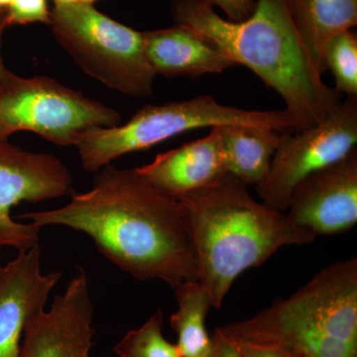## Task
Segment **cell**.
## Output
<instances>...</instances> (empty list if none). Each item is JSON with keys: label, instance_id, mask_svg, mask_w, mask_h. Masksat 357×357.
Returning a JSON list of instances; mask_svg holds the SVG:
<instances>
[{"label": "cell", "instance_id": "cb8c5ba5", "mask_svg": "<svg viewBox=\"0 0 357 357\" xmlns=\"http://www.w3.org/2000/svg\"><path fill=\"white\" fill-rule=\"evenodd\" d=\"M211 337L213 342L211 357H243L236 342L223 335L220 328H215Z\"/></svg>", "mask_w": 357, "mask_h": 357}, {"label": "cell", "instance_id": "7402d4cb", "mask_svg": "<svg viewBox=\"0 0 357 357\" xmlns=\"http://www.w3.org/2000/svg\"><path fill=\"white\" fill-rule=\"evenodd\" d=\"M211 6H218L230 21H243L252 13L255 0H206Z\"/></svg>", "mask_w": 357, "mask_h": 357}, {"label": "cell", "instance_id": "d4e9b609", "mask_svg": "<svg viewBox=\"0 0 357 357\" xmlns=\"http://www.w3.org/2000/svg\"><path fill=\"white\" fill-rule=\"evenodd\" d=\"M6 27H8V26H7L6 11L0 9V82H1L9 73V70H7L6 66H4L3 59H2L1 55L2 34H3L4 29H6Z\"/></svg>", "mask_w": 357, "mask_h": 357}, {"label": "cell", "instance_id": "5b68a950", "mask_svg": "<svg viewBox=\"0 0 357 357\" xmlns=\"http://www.w3.org/2000/svg\"><path fill=\"white\" fill-rule=\"evenodd\" d=\"M50 25L59 44L89 75L124 95L146 98L157 74L144 49L143 32L117 22L93 4H55Z\"/></svg>", "mask_w": 357, "mask_h": 357}, {"label": "cell", "instance_id": "2e32d148", "mask_svg": "<svg viewBox=\"0 0 357 357\" xmlns=\"http://www.w3.org/2000/svg\"><path fill=\"white\" fill-rule=\"evenodd\" d=\"M290 6L307 60L323 77L326 46L357 24V0H290Z\"/></svg>", "mask_w": 357, "mask_h": 357}, {"label": "cell", "instance_id": "4316f807", "mask_svg": "<svg viewBox=\"0 0 357 357\" xmlns=\"http://www.w3.org/2000/svg\"><path fill=\"white\" fill-rule=\"evenodd\" d=\"M10 4V0H0V9L6 11Z\"/></svg>", "mask_w": 357, "mask_h": 357}, {"label": "cell", "instance_id": "ffe728a7", "mask_svg": "<svg viewBox=\"0 0 357 357\" xmlns=\"http://www.w3.org/2000/svg\"><path fill=\"white\" fill-rule=\"evenodd\" d=\"M326 70L335 77V91L357 96V38L351 30L331 40L325 52Z\"/></svg>", "mask_w": 357, "mask_h": 357}, {"label": "cell", "instance_id": "7c38bea8", "mask_svg": "<svg viewBox=\"0 0 357 357\" xmlns=\"http://www.w3.org/2000/svg\"><path fill=\"white\" fill-rule=\"evenodd\" d=\"M60 279V272H42L40 244L0 268V357H20L28 319L45 309Z\"/></svg>", "mask_w": 357, "mask_h": 357}, {"label": "cell", "instance_id": "44dd1931", "mask_svg": "<svg viewBox=\"0 0 357 357\" xmlns=\"http://www.w3.org/2000/svg\"><path fill=\"white\" fill-rule=\"evenodd\" d=\"M7 26L50 22L46 0H10L6 10Z\"/></svg>", "mask_w": 357, "mask_h": 357}, {"label": "cell", "instance_id": "4fadbf2b", "mask_svg": "<svg viewBox=\"0 0 357 357\" xmlns=\"http://www.w3.org/2000/svg\"><path fill=\"white\" fill-rule=\"evenodd\" d=\"M201 139L159 154L135 168L155 189L174 199L217 184L229 175L218 128Z\"/></svg>", "mask_w": 357, "mask_h": 357}, {"label": "cell", "instance_id": "f1b7e54d", "mask_svg": "<svg viewBox=\"0 0 357 357\" xmlns=\"http://www.w3.org/2000/svg\"><path fill=\"white\" fill-rule=\"evenodd\" d=\"M0 268H1V265H0Z\"/></svg>", "mask_w": 357, "mask_h": 357}, {"label": "cell", "instance_id": "9c48e42d", "mask_svg": "<svg viewBox=\"0 0 357 357\" xmlns=\"http://www.w3.org/2000/svg\"><path fill=\"white\" fill-rule=\"evenodd\" d=\"M285 213L312 236H333L357 223V150L316 171L294 189Z\"/></svg>", "mask_w": 357, "mask_h": 357}, {"label": "cell", "instance_id": "e0dca14e", "mask_svg": "<svg viewBox=\"0 0 357 357\" xmlns=\"http://www.w3.org/2000/svg\"><path fill=\"white\" fill-rule=\"evenodd\" d=\"M227 172L249 185H259L269 173L281 132L260 126H218Z\"/></svg>", "mask_w": 357, "mask_h": 357}, {"label": "cell", "instance_id": "83f0119b", "mask_svg": "<svg viewBox=\"0 0 357 357\" xmlns=\"http://www.w3.org/2000/svg\"><path fill=\"white\" fill-rule=\"evenodd\" d=\"M96 0H81V2H84V3L93 4Z\"/></svg>", "mask_w": 357, "mask_h": 357}, {"label": "cell", "instance_id": "9a60e30c", "mask_svg": "<svg viewBox=\"0 0 357 357\" xmlns=\"http://www.w3.org/2000/svg\"><path fill=\"white\" fill-rule=\"evenodd\" d=\"M145 54L157 75L198 77L236 65L213 42L183 25L143 32Z\"/></svg>", "mask_w": 357, "mask_h": 357}, {"label": "cell", "instance_id": "30bf717a", "mask_svg": "<svg viewBox=\"0 0 357 357\" xmlns=\"http://www.w3.org/2000/svg\"><path fill=\"white\" fill-rule=\"evenodd\" d=\"M269 307L357 345L356 257L324 268L297 292Z\"/></svg>", "mask_w": 357, "mask_h": 357}, {"label": "cell", "instance_id": "ac0fdd59", "mask_svg": "<svg viewBox=\"0 0 357 357\" xmlns=\"http://www.w3.org/2000/svg\"><path fill=\"white\" fill-rule=\"evenodd\" d=\"M175 289L177 311L170 318L177 333L183 357H211L213 337L206 331V319L213 304L210 294L199 281L184 282Z\"/></svg>", "mask_w": 357, "mask_h": 357}, {"label": "cell", "instance_id": "ba28073f", "mask_svg": "<svg viewBox=\"0 0 357 357\" xmlns=\"http://www.w3.org/2000/svg\"><path fill=\"white\" fill-rule=\"evenodd\" d=\"M73 183L67 167L54 155L0 143V250L21 252L39 244L41 227L14 220V206L73 195Z\"/></svg>", "mask_w": 357, "mask_h": 357}, {"label": "cell", "instance_id": "6da1fadb", "mask_svg": "<svg viewBox=\"0 0 357 357\" xmlns=\"http://www.w3.org/2000/svg\"><path fill=\"white\" fill-rule=\"evenodd\" d=\"M89 192L62 208L34 211L20 220L84 232L122 271L140 281L176 288L199 281V265L182 206L141 177L136 169H100Z\"/></svg>", "mask_w": 357, "mask_h": 357}, {"label": "cell", "instance_id": "d6986e66", "mask_svg": "<svg viewBox=\"0 0 357 357\" xmlns=\"http://www.w3.org/2000/svg\"><path fill=\"white\" fill-rule=\"evenodd\" d=\"M164 314L158 309L140 328L129 331L114 347L119 357H183L178 345L163 335Z\"/></svg>", "mask_w": 357, "mask_h": 357}, {"label": "cell", "instance_id": "277c9868", "mask_svg": "<svg viewBox=\"0 0 357 357\" xmlns=\"http://www.w3.org/2000/svg\"><path fill=\"white\" fill-rule=\"evenodd\" d=\"M230 124L260 126L278 132H292L294 122L286 110H246L220 105L211 96L189 100L145 105L123 126L96 128L77 138L75 146L84 169L96 172L114 160L142 151L192 130Z\"/></svg>", "mask_w": 357, "mask_h": 357}, {"label": "cell", "instance_id": "8fae6325", "mask_svg": "<svg viewBox=\"0 0 357 357\" xmlns=\"http://www.w3.org/2000/svg\"><path fill=\"white\" fill-rule=\"evenodd\" d=\"M93 323L88 278L81 269L49 311L41 310L28 319L20 357H91Z\"/></svg>", "mask_w": 357, "mask_h": 357}, {"label": "cell", "instance_id": "603a6c76", "mask_svg": "<svg viewBox=\"0 0 357 357\" xmlns=\"http://www.w3.org/2000/svg\"><path fill=\"white\" fill-rule=\"evenodd\" d=\"M234 342L243 357H295L290 352L274 344Z\"/></svg>", "mask_w": 357, "mask_h": 357}, {"label": "cell", "instance_id": "3957f363", "mask_svg": "<svg viewBox=\"0 0 357 357\" xmlns=\"http://www.w3.org/2000/svg\"><path fill=\"white\" fill-rule=\"evenodd\" d=\"M248 185L227 175L180 199L199 265V281L215 309L234 281L268 261L279 249L307 245L316 236L295 227L285 213L258 203Z\"/></svg>", "mask_w": 357, "mask_h": 357}, {"label": "cell", "instance_id": "7a4b0ae2", "mask_svg": "<svg viewBox=\"0 0 357 357\" xmlns=\"http://www.w3.org/2000/svg\"><path fill=\"white\" fill-rule=\"evenodd\" d=\"M178 25L203 35L236 66L252 70L283 98L294 131L325 121L340 103V96L312 70L301 42L290 0H255L248 18L225 20L206 0H175Z\"/></svg>", "mask_w": 357, "mask_h": 357}, {"label": "cell", "instance_id": "5bb4252c", "mask_svg": "<svg viewBox=\"0 0 357 357\" xmlns=\"http://www.w3.org/2000/svg\"><path fill=\"white\" fill-rule=\"evenodd\" d=\"M218 328L234 342L274 344L295 357H357V345L307 324L281 316L269 307L252 318Z\"/></svg>", "mask_w": 357, "mask_h": 357}, {"label": "cell", "instance_id": "8992f818", "mask_svg": "<svg viewBox=\"0 0 357 357\" xmlns=\"http://www.w3.org/2000/svg\"><path fill=\"white\" fill-rule=\"evenodd\" d=\"M112 107L46 77L25 79L9 70L0 82V143L18 131H31L60 146L96 128L121 124Z\"/></svg>", "mask_w": 357, "mask_h": 357}, {"label": "cell", "instance_id": "52a82bcc", "mask_svg": "<svg viewBox=\"0 0 357 357\" xmlns=\"http://www.w3.org/2000/svg\"><path fill=\"white\" fill-rule=\"evenodd\" d=\"M356 143L357 96H347L328 119L311 128L282 133L269 173L255 187L262 204L285 213L300 182L344 159Z\"/></svg>", "mask_w": 357, "mask_h": 357}, {"label": "cell", "instance_id": "484cf974", "mask_svg": "<svg viewBox=\"0 0 357 357\" xmlns=\"http://www.w3.org/2000/svg\"><path fill=\"white\" fill-rule=\"evenodd\" d=\"M55 4H69L76 3V2H81V0H53Z\"/></svg>", "mask_w": 357, "mask_h": 357}]
</instances>
